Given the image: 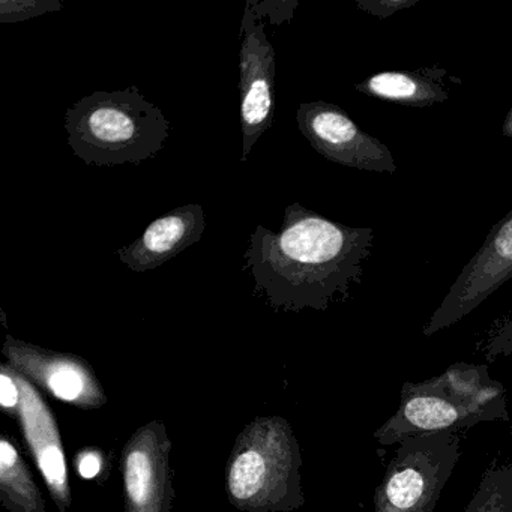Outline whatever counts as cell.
Returning a JSON list of instances; mask_svg holds the SVG:
<instances>
[{
	"label": "cell",
	"mask_w": 512,
	"mask_h": 512,
	"mask_svg": "<svg viewBox=\"0 0 512 512\" xmlns=\"http://www.w3.org/2000/svg\"><path fill=\"white\" fill-rule=\"evenodd\" d=\"M370 227H350L292 203L280 230L257 226L244 254L254 293L274 310L326 311L361 283L373 248Z\"/></svg>",
	"instance_id": "1"
},
{
	"label": "cell",
	"mask_w": 512,
	"mask_h": 512,
	"mask_svg": "<svg viewBox=\"0 0 512 512\" xmlns=\"http://www.w3.org/2000/svg\"><path fill=\"white\" fill-rule=\"evenodd\" d=\"M505 386L490 376L487 365L457 362L445 373L422 382H406L397 412L374 433L382 446L407 437L458 431L481 422L509 421Z\"/></svg>",
	"instance_id": "2"
},
{
	"label": "cell",
	"mask_w": 512,
	"mask_h": 512,
	"mask_svg": "<svg viewBox=\"0 0 512 512\" xmlns=\"http://www.w3.org/2000/svg\"><path fill=\"white\" fill-rule=\"evenodd\" d=\"M65 130L74 155L88 166L113 167L151 160L166 146L170 121L137 86L98 91L67 110Z\"/></svg>",
	"instance_id": "3"
},
{
	"label": "cell",
	"mask_w": 512,
	"mask_h": 512,
	"mask_svg": "<svg viewBox=\"0 0 512 512\" xmlns=\"http://www.w3.org/2000/svg\"><path fill=\"white\" fill-rule=\"evenodd\" d=\"M302 455L283 416H257L236 437L226 467L229 502L244 512H293L305 503Z\"/></svg>",
	"instance_id": "4"
},
{
	"label": "cell",
	"mask_w": 512,
	"mask_h": 512,
	"mask_svg": "<svg viewBox=\"0 0 512 512\" xmlns=\"http://www.w3.org/2000/svg\"><path fill=\"white\" fill-rule=\"evenodd\" d=\"M463 433L425 434L398 443L374 493V512H433L461 457Z\"/></svg>",
	"instance_id": "5"
},
{
	"label": "cell",
	"mask_w": 512,
	"mask_h": 512,
	"mask_svg": "<svg viewBox=\"0 0 512 512\" xmlns=\"http://www.w3.org/2000/svg\"><path fill=\"white\" fill-rule=\"evenodd\" d=\"M241 133L242 163L248 160L257 140L274 124L277 56L265 32V23L254 7L245 5L241 23Z\"/></svg>",
	"instance_id": "6"
},
{
	"label": "cell",
	"mask_w": 512,
	"mask_h": 512,
	"mask_svg": "<svg viewBox=\"0 0 512 512\" xmlns=\"http://www.w3.org/2000/svg\"><path fill=\"white\" fill-rule=\"evenodd\" d=\"M512 278V211L473 254L424 328L425 337L463 320Z\"/></svg>",
	"instance_id": "7"
},
{
	"label": "cell",
	"mask_w": 512,
	"mask_h": 512,
	"mask_svg": "<svg viewBox=\"0 0 512 512\" xmlns=\"http://www.w3.org/2000/svg\"><path fill=\"white\" fill-rule=\"evenodd\" d=\"M296 122L314 151L331 163L365 172H397L388 146L362 130L337 104L302 103L296 110Z\"/></svg>",
	"instance_id": "8"
},
{
	"label": "cell",
	"mask_w": 512,
	"mask_h": 512,
	"mask_svg": "<svg viewBox=\"0 0 512 512\" xmlns=\"http://www.w3.org/2000/svg\"><path fill=\"white\" fill-rule=\"evenodd\" d=\"M8 364L32 385L58 400L83 410L107 403V395L86 359L71 353L53 352L7 335L2 347Z\"/></svg>",
	"instance_id": "9"
},
{
	"label": "cell",
	"mask_w": 512,
	"mask_h": 512,
	"mask_svg": "<svg viewBox=\"0 0 512 512\" xmlns=\"http://www.w3.org/2000/svg\"><path fill=\"white\" fill-rule=\"evenodd\" d=\"M172 440L166 425L140 427L122 449L125 512H170L173 502Z\"/></svg>",
	"instance_id": "10"
},
{
	"label": "cell",
	"mask_w": 512,
	"mask_h": 512,
	"mask_svg": "<svg viewBox=\"0 0 512 512\" xmlns=\"http://www.w3.org/2000/svg\"><path fill=\"white\" fill-rule=\"evenodd\" d=\"M16 379L22 394L16 418L19 419L26 445L46 481L53 502L59 511L68 512L73 496L58 421L37 388L17 371Z\"/></svg>",
	"instance_id": "11"
},
{
	"label": "cell",
	"mask_w": 512,
	"mask_h": 512,
	"mask_svg": "<svg viewBox=\"0 0 512 512\" xmlns=\"http://www.w3.org/2000/svg\"><path fill=\"white\" fill-rule=\"evenodd\" d=\"M205 229L206 214L202 205L179 206L152 221L140 238L116 254L131 271H152L197 244Z\"/></svg>",
	"instance_id": "12"
},
{
	"label": "cell",
	"mask_w": 512,
	"mask_h": 512,
	"mask_svg": "<svg viewBox=\"0 0 512 512\" xmlns=\"http://www.w3.org/2000/svg\"><path fill=\"white\" fill-rule=\"evenodd\" d=\"M448 71L431 67L416 71H383L355 86V91L386 103L427 109L449 100Z\"/></svg>",
	"instance_id": "13"
},
{
	"label": "cell",
	"mask_w": 512,
	"mask_h": 512,
	"mask_svg": "<svg viewBox=\"0 0 512 512\" xmlns=\"http://www.w3.org/2000/svg\"><path fill=\"white\" fill-rule=\"evenodd\" d=\"M0 502L10 512H46L43 494L16 443L0 439Z\"/></svg>",
	"instance_id": "14"
},
{
	"label": "cell",
	"mask_w": 512,
	"mask_h": 512,
	"mask_svg": "<svg viewBox=\"0 0 512 512\" xmlns=\"http://www.w3.org/2000/svg\"><path fill=\"white\" fill-rule=\"evenodd\" d=\"M508 445L482 473L464 512H512V427Z\"/></svg>",
	"instance_id": "15"
},
{
	"label": "cell",
	"mask_w": 512,
	"mask_h": 512,
	"mask_svg": "<svg viewBox=\"0 0 512 512\" xmlns=\"http://www.w3.org/2000/svg\"><path fill=\"white\" fill-rule=\"evenodd\" d=\"M64 5L58 0H2L0 23H20L47 13L61 11Z\"/></svg>",
	"instance_id": "16"
},
{
	"label": "cell",
	"mask_w": 512,
	"mask_h": 512,
	"mask_svg": "<svg viewBox=\"0 0 512 512\" xmlns=\"http://www.w3.org/2000/svg\"><path fill=\"white\" fill-rule=\"evenodd\" d=\"M20 386L16 371L8 362L0 365V404L10 416H16L20 406Z\"/></svg>",
	"instance_id": "17"
},
{
	"label": "cell",
	"mask_w": 512,
	"mask_h": 512,
	"mask_svg": "<svg viewBox=\"0 0 512 512\" xmlns=\"http://www.w3.org/2000/svg\"><path fill=\"white\" fill-rule=\"evenodd\" d=\"M419 2L421 0H356V8L370 16L389 19L398 11L415 7Z\"/></svg>",
	"instance_id": "18"
},
{
	"label": "cell",
	"mask_w": 512,
	"mask_h": 512,
	"mask_svg": "<svg viewBox=\"0 0 512 512\" xmlns=\"http://www.w3.org/2000/svg\"><path fill=\"white\" fill-rule=\"evenodd\" d=\"M485 358L494 361L499 356L512 355V317L506 320L485 343Z\"/></svg>",
	"instance_id": "19"
},
{
	"label": "cell",
	"mask_w": 512,
	"mask_h": 512,
	"mask_svg": "<svg viewBox=\"0 0 512 512\" xmlns=\"http://www.w3.org/2000/svg\"><path fill=\"white\" fill-rule=\"evenodd\" d=\"M103 469V457L98 449H86L77 457V470L85 479L97 478Z\"/></svg>",
	"instance_id": "20"
},
{
	"label": "cell",
	"mask_w": 512,
	"mask_h": 512,
	"mask_svg": "<svg viewBox=\"0 0 512 512\" xmlns=\"http://www.w3.org/2000/svg\"><path fill=\"white\" fill-rule=\"evenodd\" d=\"M502 136L512 139V107L506 115L505 122H503Z\"/></svg>",
	"instance_id": "21"
}]
</instances>
